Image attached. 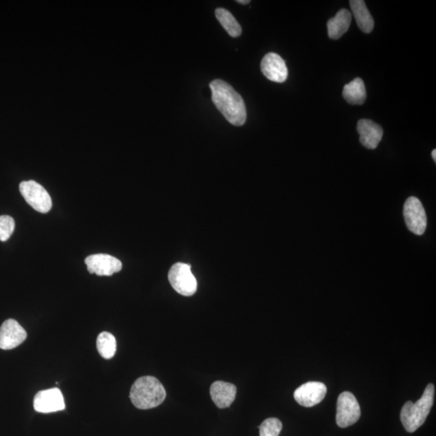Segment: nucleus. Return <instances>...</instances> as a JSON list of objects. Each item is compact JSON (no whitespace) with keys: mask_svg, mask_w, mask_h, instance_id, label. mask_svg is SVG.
I'll list each match as a JSON object with an SVG mask.
<instances>
[{"mask_svg":"<svg viewBox=\"0 0 436 436\" xmlns=\"http://www.w3.org/2000/svg\"><path fill=\"white\" fill-rule=\"evenodd\" d=\"M213 102L227 121L236 126L246 122V105L241 95L231 85L221 79L210 83Z\"/></svg>","mask_w":436,"mask_h":436,"instance_id":"obj_1","label":"nucleus"},{"mask_svg":"<svg viewBox=\"0 0 436 436\" xmlns=\"http://www.w3.org/2000/svg\"><path fill=\"white\" fill-rule=\"evenodd\" d=\"M166 390L157 378L151 376L142 377L132 386L129 399L138 409L149 410L155 408L166 399Z\"/></svg>","mask_w":436,"mask_h":436,"instance_id":"obj_2","label":"nucleus"},{"mask_svg":"<svg viewBox=\"0 0 436 436\" xmlns=\"http://www.w3.org/2000/svg\"><path fill=\"white\" fill-rule=\"evenodd\" d=\"M435 386L426 387L423 396L413 404L407 401L401 411V421L407 433H413L425 423L434 404Z\"/></svg>","mask_w":436,"mask_h":436,"instance_id":"obj_3","label":"nucleus"},{"mask_svg":"<svg viewBox=\"0 0 436 436\" xmlns=\"http://www.w3.org/2000/svg\"><path fill=\"white\" fill-rule=\"evenodd\" d=\"M169 280L173 289L182 296H191L198 290V281L191 271V266L177 263L171 267Z\"/></svg>","mask_w":436,"mask_h":436,"instance_id":"obj_4","label":"nucleus"},{"mask_svg":"<svg viewBox=\"0 0 436 436\" xmlns=\"http://www.w3.org/2000/svg\"><path fill=\"white\" fill-rule=\"evenodd\" d=\"M20 191L26 202L37 212L46 214L52 208V200L48 191L35 180L23 181Z\"/></svg>","mask_w":436,"mask_h":436,"instance_id":"obj_5","label":"nucleus"},{"mask_svg":"<svg viewBox=\"0 0 436 436\" xmlns=\"http://www.w3.org/2000/svg\"><path fill=\"white\" fill-rule=\"evenodd\" d=\"M361 410L359 402L352 392H343L338 397L337 423L339 428H346L357 423Z\"/></svg>","mask_w":436,"mask_h":436,"instance_id":"obj_6","label":"nucleus"},{"mask_svg":"<svg viewBox=\"0 0 436 436\" xmlns=\"http://www.w3.org/2000/svg\"><path fill=\"white\" fill-rule=\"evenodd\" d=\"M404 214L406 227L409 231L416 236H423L426 231L428 219H426V211L421 201L410 196L406 200Z\"/></svg>","mask_w":436,"mask_h":436,"instance_id":"obj_7","label":"nucleus"},{"mask_svg":"<svg viewBox=\"0 0 436 436\" xmlns=\"http://www.w3.org/2000/svg\"><path fill=\"white\" fill-rule=\"evenodd\" d=\"M85 263L90 273L99 276H113L122 268V263L118 258L107 254L89 256L85 258Z\"/></svg>","mask_w":436,"mask_h":436,"instance_id":"obj_8","label":"nucleus"},{"mask_svg":"<svg viewBox=\"0 0 436 436\" xmlns=\"http://www.w3.org/2000/svg\"><path fill=\"white\" fill-rule=\"evenodd\" d=\"M33 406L36 411L43 414L64 410L66 407L64 395L57 388L38 392Z\"/></svg>","mask_w":436,"mask_h":436,"instance_id":"obj_9","label":"nucleus"},{"mask_svg":"<svg viewBox=\"0 0 436 436\" xmlns=\"http://www.w3.org/2000/svg\"><path fill=\"white\" fill-rule=\"evenodd\" d=\"M327 392V387L323 383L310 381L296 390L294 399L301 406L313 407L324 399Z\"/></svg>","mask_w":436,"mask_h":436,"instance_id":"obj_10","label":"nucleus"},{"mask_svg":"<svg viewBox=\"0 0 436 436\" xmlns=\"http://www.w3.org/2000/svg\"><path fill=\"white\" fill-rule=\"evenodd\" d=\"M27 332L16 320L8 319L0 328V348L11 350L25 341Z\"/></svg>","mask_w":436,"mask_h":436,"instance_id":"obj_11","label":"nucleus"},{"mask_svg":"<svg viewBox=\"0 0 436 436\" xmlns=\"http://www.w3.org/2000/svg\"><path fill=\"white\" fill-rule=\"evenodd\" d=\"M260 67L263 75L272 82L284 83L289 75L285 61L275 53L263 57Z\"/></svg>","mask_w":436,"mask_h":436,"instance_id":"obj_12","label":"nucleus"},{"mask_svg":"<svg viewBox=\"0 0 436 436\" xmlns=\"http://www.w3.org/2000/svg\"><path fill=\"white\" fill-rule=\"evenodd\" d=\"M357 131L362 145L370 150L376 149L383 137L381 126L371 120L363 119L359 121Z\"/></svg>","mask_w":436,"mask_h":436,"instance_id":"obj_13","label":"nucleus"},{"mask_svg":"<svg viewBox=\"0 0 436 436\" xmlns=\"http://www.w3.org/2000/svg\"><path fill=\"white\" fill-rule=\"evenodd\" d=\"M237 394V388L231 383L218 381L210 387V395L216 406L220 409L231 406Z\"/></svg>","mask_w":436,"mask_h":436,"instance_id":"obj_14","label":"nucleus"},{"mask_svg":"<svg viewBox=\"0 0 436 436\" xmlns=\"http://www.w3.org/2000/svg\"><path fill=\"white\" fill-rule=\"evenodd\" d=\"M352 17V13L347 9H341L339 11L337 15L330 19L328 23L329 37L334 40L339 39L349 30Z\"/></svg>","mask_w":436,"mask_h":436,"instance_id":"obj_15","label":"nucleus"},{"mask_svg":"<svg viewBox=\"0 0 436 436\" xmlns=\"http://www.w3.org/2000/svg\"><path fill=\"white\" fill-rule=\"evenodd\" d=\"M350 6L361 30L366 33L371 32L375 28V21L367 8L366 2L363 0H351Z\"/></svg>","mask_w":436,"mask_h":436,"instance_id":"obj_16","label":"nucleus"},{"mask_svg":"<svg viewBox=\"0 0 436 436\" xmlns=\"http://www.w3.org/2000/svg\"><path fill=\"white\" fill-rule=\"evenodd\" d=\"M343 95L349 104H363L367 97L365 83L361 79H354L351 83L344 86Z\"/></svg>","mask_w":436,"mask_h":436,"instance_id":"obj_17","label":"nucleus"},{"mask_svg":"<svg viewBox=\"0 0 436 436\" xmlns=\"http://www.w3.org/2000/svg\"><path fill=\"white\" fill-rule=\"evenodd\" d=\"M216 17L222 27L233 37H238L242 35V28L236 19L227 9L218 8L215 11Z\"/></svg>","mask_w":436,"mask_h":436,"instance_id":"obj_18","label":"nucleus"},{"mask_svg":"<svg viewBox=\"0 0 436 436\" xmlns=\"http://www.w3.org/2000/svg\"><path fill=\"white\" fill-rule=\"evenodd\" d=\"M97 347L100 356L106 359H112L117 351L116 339L108 332L100 333L98 335Z\"/></svg>","mask_w":436,"mask_h":436,"instance_id":"obj_19","label":"nucleus"},{"mask_svg":"<svg viewBox=\"0 0 436 436\" xmlns=\"http://www.w3.org/2000/svg\"><path fill=\"white\" fill-rule=\"evenodd\" d=\"M282 428L283 425L279 419H267L260 426V436H279Z\"/></svg>","mask_w":436,"mask_h":436,"instance_id":"obj_20","label":"nucleus"},{"mask_svg":"<svg viewBox=\"0 0 436 436\" xmlns=\"http://www.w3.org/2000/svg\"><path fill=\"white\" fill-rule=\"evenodd\" d=\"M15 229V221L10 216H0V241L6 242Z\"/></svg>","mask_w":436,"mask_h":436,"instance_id":"obj_21","label":"nucleus"},{"mask_svg":"<svg viewBox=\"0 0 436 436\" xmlns=\"http://www.w3.org/2000/svg\"><path fill=\"white\" fill-rule=\"evenodd\" d=\"M237 2L238 3H241V4H247V3H250V1H249V0H238Z\"/></svg>","mask_w":436,"mask_h":436,"instance_id":"obj_22","label":"nucleus"},{"mask_svg":"<svg viewBox=\"0 0 436 436\" xmlns=\"http://www.w3.org/2000/svg\"><path fill=\"white\" fill-rule=\"evenodd\" d=\"M431 155H433L434 161L436 162V150H434L433 153H431Z\"/></svg>","mask_w":436,"mask_h":436,"instance_id":"obj_23","label":"nucleus"}]
</instances>
